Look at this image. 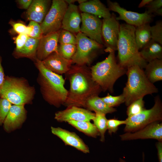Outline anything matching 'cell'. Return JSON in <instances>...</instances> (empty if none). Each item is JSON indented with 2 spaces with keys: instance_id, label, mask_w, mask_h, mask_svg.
<instances>
[{
  "instance_id": "6da1fadb",
  "label": "cell",
  "mask_w": 162,
  "mask_h": 162,
  "mask_svg": "<svg viewBox=\"0 0 162 162\" xmlns=\"http://www.w3.org/2000/svg\"><path fill=\"white\" fill-rule=\"evenodd\" d=\"M65 74L70 83V89L63 104L67 107L75 106L85 108L87 100L98 96L102 91L93 80L90 69L86 65L71 66Z\"/></svg>"
},
{
  "instance_id": "7a4b0ae2",
  "label": "cell",
  "mask_w": 162,
  "mask_h": 162,
  "mask_svg": "<svg viewBox=\"0 0 162 162\" xmlns=\"http://www.w3.org/2000/svg\"><path fill=\"white\" fill-rule=\"evenodd\" d=\"M34 63L39 71L37 82L43 98L50 105L60 107L65 102L68 94L64 79L62 75L46 69L41 61L37 59Z\"/></svg>"
},
{
  "instance_id": "3957f363",
  "label": "cell",
  "mask_w": 162,
  "mask_h": 162,
  "mask_svg": "<svg viewBox=\"0 0 162 162\" xmlns=\"http://www.w3.org/2000/svg\"><path fill=\"white\" fill-rule=\"evenodd\" d=\"M135 26L126 23L120 25L117 45L118 62L127 69L134 65L143 69L148 63L140 54L135 39Z\"/></svg>"
},
{
  "instance_id": "277c9868",
  "label": "cell",
  "mask_w": 162,
  "mask_h": 162,
  "mask_svg": "<svg viewBox=\"0 0 162 162\" xmlns=\"http://www.w3.org/2000/svg\"><path fill=\"white\" fill-rule=\"evenodd\" d=\"M109 52L104 60L98 62L90 68L93 80L101 88L102 91L113 92V86L116 81L126 74L127 69L122 67L117 62L115 51L106 49Z\"/></svg>"
},
{
  "instance_id": "5b68a950",
  "label": "cell",
  "mask_w": 162,
  "mask_h": 162,
  "mask_svg": "<svg viewBox=\"0 0 162 162\" xmlns=\"http://www.w3.org/2000/svg\"><path fill=\"white\" fill-rule=\"evenodd\" d=\"M126 74L127 81L122 94L126 106L146 95L158 92V88L149 81L143 69L139 66L134 65L128 68Z\"/></svg>"
},
{
  "instance_id": "8992f818",
  "label": "cell",
  "mask_w": 162,
  "mask_h": 162,
  "mask_svg": "<svg viewBox=\"0 0 162 162\" xmlns=\"http://www.w3.org/2000/svg\"><path fill=\"white\" fill-rule=\"evenodd\" d=\"M35 92L25 78L7 76L0 88V98L13 105H25L32 104Z\"/></svg>"
},
{
  "instance_id": "52a82bcc",
  "label": "cell",
  "mask_w": 162,
  "mask_h": 162,
  "mask_svg": "<svg viewBox=\"0 0 162 162\" xmlns=\"http://www.w3.org/2000/svg\"><path fill=\"white\" fill-rule=\"evenodd\" d=\"M154 104L149 109H145L135 115L128 117L124 128L125 132L132 133L147 125L162 120V103L159 95L154 98Z\"/></svg>"
},
{
  "instance_id": "ba28073f",
  "label": "cell",
  "mask_w": 162,
  "mask_h": 162,
  "mask_svg": "<svg viewBox=\"0 0 162 162\" xmlns=\"http://www.w3.org/2000/svg\"><path fill=\"white\" fill-rule=\"evenodd\" d=\"M76 50L71 58L73 63L80 65L90 64L103 45L88 38L81 32L76 36Z\"/></svg>"
},
{
  "instance_id": "9c48e42d",
  "label": "cell",
  "mask_w": 162,
  "mask_h": 162,
  "mask_svg": "<svg viewBox=\"0 0 162 162\" xmlns=\"http://www.w3.org/2000/svg\"><path fill=\"white\" fill-rule=\"evenodd\" d=\"M68 4L63 0H53L50 7L40 24L43 35L61 29L62 22Z\"/></svg>"
},
{
  "instance_id": "30bf717a",
  "label": "cell",
  "mask_w": 162,
  "mask_h": 162,
  "mask_svg": "<svg viewBox=\"0 0 162 162\" xmlns=\"http://www.w3.org/2000/svg\"><path fill=\"white\" fill-rule=\"evenodd\" d=\"M108 8L110 11L117 13L119 16L116 17V20H122L125 22L126 24L138 27L146 23H149L153 19L154 16L148 14L145 11L142 13L127 10L121 7L116 2L110 0L107 1Z\"/></svg>"
},
{
  "instance_id": "8fae6325",
  "label": "cell",
  "mask_w": 162,
  "mask_h": 162,
  "mask_svg": "<svg viewBox=\"0 0 162 162\" xmlns=\"http://www.w3.org/2000/svg\"><path fill=\"white\" fill-rule=\"evenodd\" d=\"M82 25L80 32L90 39L103 45L101 34L102 21L98 16L88 14H81Z\"/></svg>"
},
{
  "instance_id": "7c38bea8",
  "label": "cell",
  "mask_w": 162,
  "mask_h": 162,
  "mask_svg": "<svg viewBox=\"0 0 162 162\" xmlns=\"http://www.w3.org/2000/svg\"><path fill=\"white\" fill-rule=\"evenodd\" d=\"M116 17L115 14H112L110 17L103 19L101 28L102 36L106 49L115 51L117 50L120 25Z\"/></svg>"
},
{
  "instance_id": "4fadbf2b",
  "label": "cell",
  "mask_w": 162,
  "mask_h": 162,
  "mask_svg": "<svg viewBox=\"0 0 162 162\" xmlns=\"http://www.w3.org/2000/svg\"><path fill=\"white\" fill-rule=\"evenodd\" d=\"M119 136L122 141L154 139L162 142V123L153 122L135 132H125Z\"/></svg>"
},
{
  "instance_id": "5bb4252c",
  "label": "cell",
  "mask_w": 162,
  "mask_h": 162,
  "mask_svg": "<svg viewBox=\"0 0 162 162\" xmlns=\"http://www.w3.org/2000/svg\"><path fill=\"white\" fill-rule=\"evenodd\" d=\"M95 113L84 108L75 106L67 107L65 110L56 112L54 118L58 122L70 121L90 122L94 119Z\"/></svg>"
},
{
  "instance_id": "9a60e30c",
  "label": "cell",
  "mask_w": 162,
  "mask_h": 162,
  "mask_svg": "<svg viewBox=\"0 0 162 162\" xmlns=\"http://www.w3.org/2000/svg\"><path fill=\"white\" fill-rule=\"evenodd\" d=\"M27 115L25 105H12L2 125L4 131L10 133L20 128L25 122Z\"/></svg>"
},
{
  "instance_id": "2e32d148",
  "label": "cell",
  "mask_w": 162,
  "mask_h": 162,
  "mask_svg": "<svg viewBox=\"0 0 162 162\" xmlns=\"http://www.w3.org/2000/svg\"><path fill=\"white\" fill-rule=\"evenodd\" d=\"M60 30L43 35L40 39L36 52L37 59L42 61L51 54L58 52Z\"/></svg>"
},
{
  "instance_id": "e0dca14e",
  "label": "cell",
  "mask_w": 162,
  "mask_h": 162,
  "mask_svg": "<svg viewBox=\"0 0 162 162\" xmlns=\"http://www.w3.org/2000/svg\"><path fill=\"white\" fill-rule=\"evenodd\" d=\"M51 129L52 133L60 139L66 145L72 146L85 153H89L88 146L74 132L59 127H51Z\"/></svg>"
},
{
  "instance_id": "ac0fdd59",
  "label": "cell",
  "mask_w": 162,
  "mask_h": 162,
  "mask_svg": "<svg viewBox=\"0 0 162 162\" xmlns=\"http://www.w3.org/2000/svg\"><path fill=\"white\" fill-rule=\"evenodd\" d=\"M41 62L48 70L60 75L67 73L73 63L71 59L64 58L58 52L52 53Z\"/></svg>"
},
{
  "instance_id": "d6986e66",
  "label": "cell",
  "mask_w": 162,
  "mask_h": 162,
  "mask_svg": "<svg viewBox=\"0 0 162 162\" xmlns=\"http://www.w3.org/2000/svg\"><path fill=\"white\" fill-rule=\"evenodd\" d=\"M81 14L78 7L74 4H69L64 14L61 28L72 33L80 32Z\"/></svg>"
},
{
  "instance_id": "ffe728a7",
  "label": "cell",
  "mask_w": 162,
  "mask_h": 162,
  "mask_svg": "<svg viewBox=\"0 0 162 162\" xmlns=\"http://www.w3.org/2000/svg\"><path fill=\"white\" fill-rule=\"evenodd\" d=\"M49 0H33L26 13L27 20L40 24L44 20L51 6Z\"/></svg>"
},
{
  "instance_id": "44dd1931",
  "label": "cell",
  "mask_w": 162,
  "mask_h": 162,
  "mask_svg": "<svg viewBox=\"0 0 162 162\" xmlns=\"http://www.w3.org/2000/svg\"><path fill=\"white\" fill-rule=\"evenodd\" d=\"M79 7L83 13L100 16L103 19L109 18L111 15L108 8L99 0H87L79 4Z\"/></svg>"
},
{
  "instance_id": "7402d4cb",
  "label": "cell",
  "mask_w": 162,
  "mask_h": 162,
  "mask_svg": "<svg viewBox=\"0 0 162 162\" xmlns=\"http://www.w3.org/2000/svg\"><path fill=\"white\" fill-rule=\"evenodd\" d=\"M40 39L29 37L26 43L21 49L14 51L13 53L14 56L17 58H28L35 62L37 59L36 52Z\"/></svg>"
},
{
  "instance_id": "603a6c76",
  "label": "cell",
  "mask_w": 162,
  "mask_h": 162,
  "mask_svg": "<svg viewBox=\"0 0 162 162\" xmlns=\"http://www.w3.org/2000/svg\"><path fill=\"white\" fill-rule=\"evenodd\" d=\"M139 52L141 56L147 63L156 59H162L161 45L152 40Z\"/></svg>"
},
{
  "instance_id": "cb8c5ba5",
  "label": "cell",
  "mask_w": 162,
  "mask_h": 162,
  "mask_svg": "<svg viewBox=\"0 0 162 162\" xmlns=\"http://www.w3.org/2000/svg\"><path fill=\"white\" fill-rule=\"evenodd\" d=\"M144 73L152 83L162 80V59H156L147 64Z\"/></svg>"
},
{
  "instance_id": "d4e9b609",
  "label": "cell",
  "mask_w": 162,
  "mask_h": 162,
  "mask_svg": "<svg viewBox=\"0 0 162 162\" xmlns=\"http://www.w3.org/2000/svg\"><path fill=\"white\" fill-rule=\"evenodd\" d=\"M85 108L90 111L106 115L111 113L117 111L113 107H110L106 105L98 96H95L89 98L87 101Z\"/></svg>"
},
{
  "instance_id": "484cf974",
  "label": "cell",
  "mask_w": 162,
  "mask_h": 162,
  "mask_svg": "<svg viewBox=\"0 0 162 162\" xmlns=\"http://www.w3.org/2000/svg\"><path fill=\"white\" fill-rule=\"evenodd\" d=\"M149 23H146L136 27L135 39L139 50L141 49L151 40Z\"/></svg>"
},
{
  "instance_id": "4316f807",
  "label": "cell",
  "mask_w": 162,
  "mask_h": 162,
  "mask_svg": "<svg viewBox=\"0 0 162 162\" xmlns=\"http://www.w3.org/2000/svg\"><path fill=\"white\" fill-rule=\"evenodd\" d=\"M78 130L93 138L99 136V133L93 124L89 121H70L67 122Z\"/></svg>"
},
{
  "instance_id": "83f0119b",
  "label": "cell",
  "mask_w": 162,
  "mask_h": 162,
  "mask_svg": "<svg viewBox=\"0 0 162 162\" xmlns=\"http://www.w3.org/2000/svg\"><path fill=\"white\" fill-rule=\"evenodd\" d=\"M95 116L92 120L93 124L98 129L100 136V141L104 142L105 140V134L107 130V119L106 115L98 112H95Z\"/></svg>"
},
{
  "instance_id": "f1b7e54d",
  "label": "cell",
  "mask_w": 162,
  "mask_h": 162,
  "mask_svg": "<svg viewBox=\"0 0 162 162\" xmlns=\"http://www.w3.org/2000/svg\"><path fill=\"white\" fill-rule=\"evenodd\" d=\"M145 109L144 101L143 98H141L134 101L128 106L127 115L128 117L133 116Z\"/></svg>"
},
{
  "instance_id": "f546056e",
  "label": "cell",
  "mask_w": 162,
  "mask_h": 162,
  "mask_svg": "<svg viewBox=\"0 0 162 162\" xmlns=\"http://www.w3.org/2000/svg\"><path fill=\"white\" fill-rule=\"evenodd\" d=\"M76 50V45L65 44H60L58 46V52L62 57L67 59H71Z\"/></svg>"
},
{
  "instance_id": "4dcf8cb0",
  "label": "cell",
  "mask_w": 162,
  "mask_h": 162,
  "mask_svg": "<svg viewBox=\"0 0 162 162\" xmlns=\"http://www.w3.org/2000/svg\"><path fill=\"white\" fill-rule=\"evenodd\" d=\"M151 40L162 45V22L157 21L155 24L150 26Z\"/></svg>"
},
{
  "instance_id": "1f68e13d",
  "label": "cell",
  "mask_w": 162,
  "mask_h": 162,
  "mask_svg": "<svg viewBox=\"0 0 162 162\" xmlns=\"http://www.w3.org/2000/svg\"><path fill=\"white\" fill-rule=\"evenodd\" d=\"M60 44H76V40L75 36L73 33L64 29L61 30L58 39Z\"/></svg>"
},
{
  "instance_id": "d6a6232c",
  "label": "cell",
  "mask_w": 162,
  "mask_h": 162,
  "mask_svg": "<svg viewBox=\"0 0 162 162\" xmlns=\"http://www.w3.org/2000/svg\"><path fill=\"white\" fill-rule=\"evenodd\" d=\"M101 98L106 105L112 107L118 106L125 101L124 97L122 94L118 96H112L108 93L106 96Z\"/></svg>"
},
{
  "instance_id": "836d02e7",
  "label": "cell",
  "mask_w": 162,
  "mask_h": 162,
  "mask_svg": "<svg viewBox=\"0 0 162 162\" xmlns=\"http://www.w3.org/2000/svg\"><path fill=\"white\" fill-rule=\"evenodd\" d=\"M12 105L7 100L0 98V126L3 125Z\"/></svg>"
},
{
  "instance_id": "e575fe53",
  "label": "cell",
  "mask_w": 162,
  "mask_h": 162,
  "mask_svg": "<svg viewBox=\"0 0 162 162\" xmlns=\"http://www.w3.org/2000/svg\"><path fill=\"white\" fill-rule=\"evenodd\" d=\"M126 123V120H120L115 118L107 119V125L108 133L110 135L116 133L120 125L125 124Z\"/></svg>"
},
{
  "instance_id": "d590c367",
  "label": "cell",
  "mask_w": 162,
  "mask_h": 162,
  "mask_svg": "<svg viewBox=\"0 0 162 162\" xmlns=\"http://www.w3.org/2000/svg\"><path fill=\"white\" fill-rule=\"evenodd\" d=\"M9 23L12 26L13 30L19 34H25L28 35L31 32L30 28L28 26H26L22 23L16 22L10 20Z\"/></svg>"
},
{
  "instance_id": "8d00e7d4",
  "label": "cell",
  "mask_w": 162,
  "mask_h": 162,
  "mask_svg": "<svg viewBox=\"0 0 162 162\" xmlns=\"http://www.w3.org/2000/svg\"><path fill=\"white\" fill-rule=\"evenodd\" d=\"M28 26L31 29V32L28 34L29 37L40 39L43 36L39 24L33 21H30Z\"/></svg>"
},
{
  "instance_id": "74e56055",
  "label": "cell",
  "mask_w": 162,
  "mask_h": 162,
  "mask_svg": "<svg viewBox=\"0 0 162 162\" xmlns=\"http://www.w3.org/2000/svg\"><path fill=\"white\" fill-rule=\"evenodd\" d=\"M145 7L146 8V11L147 13L149 14L153 15L158 9L162 8V0H152Z\"/></svg>"
},
{
  "instance_id": "f35d334b",
  "label": "cell",
  "mask_w": 162,
  "mask_h": 162,
  "mask_svg": "<svg viewBox=\"0 0 162 162\" xmlns=\"http://www.w3.org/2000/svg\"><path fill=\"white\" fill-rule=\"evenodd\" d=\"M29 36L25 34H21L16 38L15 42L16 47L14 50L17 51L21 49L24 45Z\"/></svg>"
},
{
  "instance_id": "ab89813d",
  "label": "cell",
  "mask_w": 162,
  "mask_h": 162,
  "mask_svg": "<svg viewBox=\"0 0 162 162\" xmlns=\"http://www.w3.org/2000/svg\"><path fill=\"white\" fill-rule=\"evenodd\" d=\"M32 1V0H18L16 1L17 3L21 8L27 10L30 6Z\"/></svg>"
},
{
  "instance_id": "60d3db41",
  "label": "cell",
  "mask_w": 162,
  "mask_h": 162,
  "mask_svg": "<svg viewBox=\"0 0 162 162\" xmlns=\"http://www.w3.org/2000/svg\"><path fill=\"white\" fill-rule=\"evenodd\" d=\"M156 146L158 162H162V142L158 141L156 143Z\"/></svg>"
},
{
  "instance_id": "b9f144b4",
  "label": "cell",
  "mask_w": 162,
  "mask_h": 162,
  "mask_svg": "<svg viewBox=\"0 0 162 162\" xmlns=\"http://www.w3.org/2000/svg\"><path fill=\"white\" fill-rule=\"evenodd\" d=\"M2 57L0 56V88L2 86L4 82L6 76L5 75L4 70L2 65Z\"/></svg>"
},
{
  "instance_id": "7bdbcfd3",
  "label": "cell",
  "mask_w": 162,
  "mask_h": 162,
  "mask_svg": "<svg viewBox=\"0 0 162 162\" xmlns=\"http://www.w3.org/2000/svg\"><path fill=\"white\" fill-rule=\"evenodd\" d=\"M152 0H142L138 5L139 8H141L148 4Z\"/></svg>"
},
{
  "instance_id": "ee69618b",
  "label": "cell",
  "mask_w": 162,
  "mask_h": 162,
  "mask_svg": "<svg viewBox=\"0 0 162 162\" xmlns=\"http://www.w3.org/2000/svg\"><path fill=\"white\" fill-rule=\"evenodd\" d=\"M154 16H162V8H160L153 14Z\"/></svg>"
},
{
  "instance_id": "f6af8a7d",
  "label": "cell",
  "mask_w": 162,
  "mask_h": 162,
  "mask_svg": "<svg viewBox=\"0 0 162 162\" xmlns=\"http://www.w3.org/2000/svg\"><path fill=\"white\" fill-rule=\"evenodd\" d=\"M145 154L144 153L142 154V162H145ZM119 162H126V161L123 159L121 158H119Z\"/></svg>"
},
{
  "instance_id": "bcb514c9",
  "label": "cell",
  "mask_w": 162,
  "mask_h": 162,
  "mask_svg": "<svg viewBox=\"0 0 162 162\" xmlns=\"http://www.w3.org/2000/svg\"><path fill=\"white\" fill-rule=\"evenodd\" d=\"M65 1L69 4H74V3L77 1L76 0H66Z\"/></svg>"
},
{
  "instance_id": "7dc6e473",
  "label": "cell",
  "mask_w": 162,
  "mask_h": 162,
  "mask_svg": "<svg viewBox=\"0 0 162 162\" xmlns=\"http://www.w3.org/2000/svg\"><path fill=\"white\" fill-rule=\"evenodd\" d=\"M87 1L86 0H77V2L80 4L86 2Z\"/></svg>"
}]
</instances>
